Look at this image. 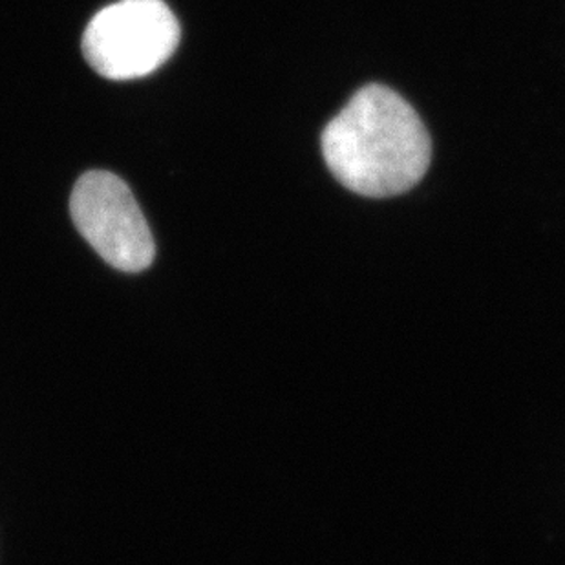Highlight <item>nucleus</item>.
Listing matches in <instances>:
<instances>
[{
	"label": "nucleus",
	"mask_w": 565,
	"mask_h": 565,
	"mask_svg": "<svg viewBox=\"0 0 565 565\" xmlns=\"http://www.w3.org/2000/svg\"><path fill=\"white\" fill-rule=\"evenodd\" d=\"M180 35L163 0H119L97 11L86 26L83 54L107 79H139L171 60Z\"/></svg>",
	"instance_id": "2"
},
{
	"label": "nucleus",
	"mask_w": 565,
	"mask_h": 565,
	"mask_svg": "<svg viewBox=\"0 0 565 565\" xmlns=\"http://www.w3.org/2000/svg\"><path fill=\"white\" fill-rule=\"evenodd\" d=\"M70 214L81 236L108 266L139 273L154 262L149 224L132 191L113 172L83 174L70 198Z\"/></svg>",
	"instance_id": "3"
},
{
	"label": "nucleus",
	"mask_w": 565,
	"mask_h": 565,
	"mask_svg": "<svg viewBox=\"0 0 565 565\" xmlns=\"http://www.w3.org/2000/svg\"><path fill=\"white\" fill-rule=\"evenodd\" d=\"M322 154L344 188L361 196L388 198L422 182L433 160V141L399 94L369 85L324 128Z\"/></svg>",
	"instance_id": "1"
}]
</instances>
